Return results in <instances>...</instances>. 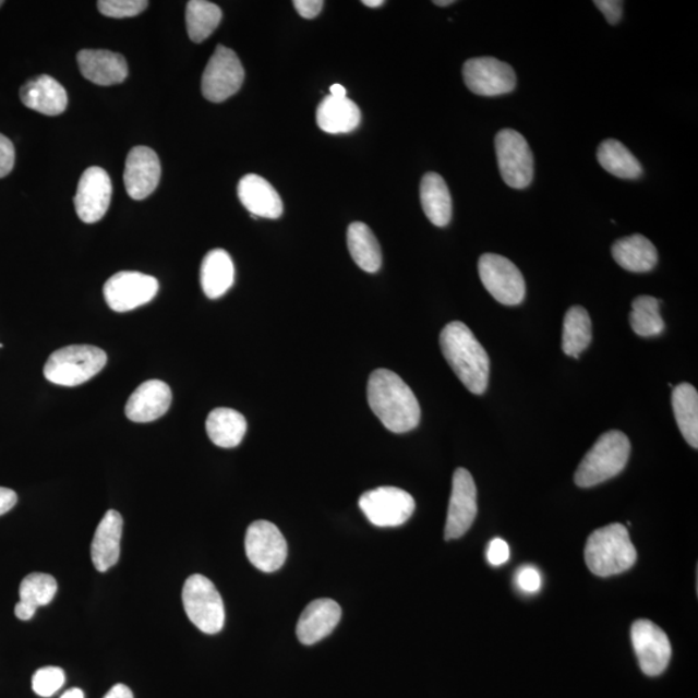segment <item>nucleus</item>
<instances>
[{"label": "nucleus", "mask_w": 698, "mask_h": 698, "mask_svg": "<svg viewBox=\"0 0 698 698\" xmlns=\"http://www.w3.org/2000/svg\"><path fill=\"white\" fill-rule=\"evenodd\" d=\"M613 260L628 272L634 274H647L651 272L659 261L658 249L641 234L625 237L613 243Z\"/></svg>", "instance_id": "obj_25"}, {"label": "nucleus", "mask_w": 698, "mask_h": 698, "mask_svg": "<svg viewBox=\"0 0 698 698\" xmlns=\"http://www.w3.org/2000/svg\"><path fill=\"white\" fill-rule=\"evenodd\" d=\"M318 128L327 134H348L359 128L361 110L347 97L327 96L317 108Z\"/></svg>", "instance_id": "obj_24"}, {"label": "nucleus", "mask_w": 698, "mask_h": 698, "mask_svg": "<svg viewBox=\"0 0 698 698\" xmlns=\"http://www.w3.org/2000/svg\"><path fill=\"white\" fill-rule=\"evenodd\" d=\"M598 160L606 172L619 179L635 180L643 174L637 157L616 139H606L599 145Z\"/></svg>", "instance_id": "obj_31"}, {"label": "nucleus", "mask_w": 698, "mask_h": 698, "mask_svg": "<svg viewBox=\"0 0 698 698\" xmlns=\"http://www.w3.org/2000/svg\"><path fill=\"white\" fill-rule=\"evenodd\" d=\"M183 604L188 618L202 633L214 635L225 627V603L219 591L207 577L193 575L186 579Z\"/></svg>", "instance_id": "obj_6"}, {"label": "nucleus", "mask_w": 698, "mask_h": 698, "mask_svg": "<svg viewBox=\"0 0 698 698\" xmlns=\"http://www.w3.org/2000/svg\"><path fill=\"white\" fill-rule=\"evenodd\" d=\"M159 290L158 279L140 272H118L104 285V298L115 312H129L149 303Z\"/></svg>", "instance_id": "obj_12"}, {"label": "nucleus", "mask_w": 698, "mask_h": 698, "mask_svg": "<svg viewBox=\"0 0 698 698\" xmlns=\"http://www.w3.org/2000/svg\"><path fill=\"white\" fill-rule=\"evenodd\" d=\"M330 96L334 97H346V88L341 85H333L330 87Z\"/></svg>", "instance_id": "obj_47"}, {"label": "nucleus", "mask_w": 698, "mask_h": 698, "mask_svg": "<svg viewBox=\"0 0 698 698\" xmlns=\"http://www.w3.org/2000/svg\"><path fill=\"white\" fill-rule=\"evenodd\" d=\"M65 684L64 670L55 666L39 669L33 676V690L40 697H51Z\"/></svg>", "instance_id": "obj_36"}, {"label": "nucleus", "mask_w": 698, "mask_h": 698, "mask_svg": "<svg viewBox=\"0 0 698 698\" xmlns=\"http://www.w3.org/2000/svg\"><path fill=\"white\" fill-rule=\"evenodd\" d=\"M104 698H134V694L124 684H116Z\"/></svg>", "instance_id": "obj_44"}, {"label": "nucleus", "mask_w": 698, "mask_h": 698, "mask_svg": "<svg viewBox=\"0 0 698 698\" xmlns=\"http://www.w3.org/2000/svg\"><path fill=\"white\" fill-rule=\"evenodd\" d=\"M234 282V264L226 250L209 251L201 265V285L205 296L218 299L232 288Z\"/></svg>", "instance_id": "obj_26"}, {"label": "nucleus", "mask_w": 698, "mask_h": 698, "mask_svg": "<svg viewBox=\"0 0 698 698\" xmlns=\"http://www.w3.org/2000/svg\"><path fill=\"white\" fill-rule=\"evenodd\" d=\"M26 108L45 116H60L68 108V94L61 83L50 75H39L26 82L20 91Z\"/></svg>", "instance_id": "obj_23"}, {"label": "nucleus", "mask_w": 698, "mask_h": 698, "mask_svg": "<svg viewBox=\"0 0 698 698\" xmlns=\"http://www.w3.org/2000/svg\"><path fill=\"white\" fill-rule=\"evenodd\" d=\"M591 574L610 577L624 574L637 562V550L623 524H610L590 534L585 549Z\"/></svg>", "instance_id": "obj_3"}, {"label": "nucleus", "mask_w": 698, "mask_h": 698, "mask_svg": "<svg viewBox=\"0 0 698 698\" xmlns=\"http://www.w3.org/2000/svg\"><path fill=\"white\" fill-rule=\"evenodd\" d=\"M479 275L484 288L498 303L519 305L526 298V279L516 265L498 254H484L479 260Z\"/></svg>", "instance_id": "obj_8"}, {"label": "nucleus", "mask_w": 698, "mask_h": 698, "mask_svg": "<svg viewBox=\"0 0 698 698\" xmlns=\"http://www.w3.org/2000/svg\"><path fill=\"white\" fill-rule=\"evenodd\" d=\"M421 204L432 225L446 227L452 220L453 202L448 185L436 172L425 173L421 183Z\"/></svg>", "instance_id": "obj_27"}, {"label": "nucleus", "mask_w": 698, "mask_h": 698, "mask_svg": "<svg viewBox=\"0 0 698 698\" xmlns=\"http://www.w3.org/2000/svg\"><path fill=\"white\" fill-rule=\"evenodd\" d=\"M83 76L99 86L120 85L129 75L128 62L120 53L83 50L76 56Z\"/></svg>", "instance_id": "obj_20"}, {"label": "nucleus", "mask_w": 698, "mask_h": 698, "mask_svg": "<svg viewBox=\"0 0 698 698\" xmlns=\"http://www.w3.org/2000/svg\"><path fill=\"white\" fill-rule=\"evenodd\" d=\"M361 512L376 527H400L416 509V501L408 492L395 486H381L361 495Z\"/></svg>", "instance_id": "obj_9"}, {"label": "nucleus", "mask_w": 698, "mask_h": 698, "mask_svg": "<svg viewBox=\"0 0 698 698\" xmlns=\"http://www.w3.org/2000/svg\"><path fill=\"white\" fill-rule=\"evenodd\" d=\"M292 4H294L300 16L311 20L320 15L325 3L323 0H296Z\"/></svg>", "instance_id": "obj_42"}, {"label": "nucleus", "mask_w": 698, "mask_h": 698, "mask_svg": "<svg viewBox=\"0 0 698 698\" xmlns=\"http://www.w3.org/2000/svg\"><path fill=\"white\" fill-rule=\"evenodd\" d=\"M222 12L218 5L206 0H191L186 4V31L194 44H201L219 26Z\"/></svg>", "instance_id": "obj_33"}, {"label": "nucleus", "mask_w": 698, "mask_h": 698, "mask_svg": "<svg viewBox=\"0 0 698 698\" xmlns=\"http://www.w3.org/2000/svg\"><path fill=\"white\" fill-rule=\"evenodd\" d=\"M160 163L156 152L146 146L130 151L123 173L125 191L132 200L143 201L157 190Z\"/></svg>", "instance_id": "obj_17"}, {"label": "nucleus", "mask_w": 698, "mask_h": 698, "mask_svg": "<svg viewBox=\"0 0 698 698\" xmlns=\"http://www.w3.org/2000/svg\"><path fill=\"white\" fill-rule=\"evenodd\" d=\"M486 557L489 564H492L493 567H500V565L507 563L509 558V547L507 542L501 539H494L489 543Z\"/></svg>", "instance_id": "obj_40"}, {"label": "nucleus", "mask_w": 698, "mask_h": 698, "mask_svg": "<svg viewBox=\"0 0 698 698\" xmlns=\"http://www.w3.org/2000/svg\"><path fill=\"white\" fill-rule=\"evenodd\" d=\"M35 612H37V610H34L32 609V606L21 602H19L15 606L16 617L21 621L32 619L34 617Z\"/></svg>", "instance_id": "obj_45"}, {"label": "nucleus", "mask_w": 698, "mask_h": 698, "mask_svg": "<svg viewBox=\"0 0 698 698\" xmlns=\"http://www.w3.org/2000/svg\"><path fill=\"white\" fill-rule=\"evenodd\" d=\"M244 550L256 569L272 574L282 567L288 557V543L275 524L257 520L248 528Z\"/></svg>", "instance_id": "obj_11"}, {"label": "nucleus", "mask_w": 698, "mask_h": 698, "mask_svg": "<svg viewBox=\"0 0 698 698\" xmlns=\"http://www.w3.org/2000/svg\"><path fill=\"white\" fill-rule=\"evenodd\" d=\"M478 515V489L472 474L458 469L453 474V488L445 524V540H457L469 532Z\"/></svg>", "instance_id": "obj_13"}, {"label": "nucleus", "mask_w": 698, "mask_h": 698, "mask_svg": "<svg viewBox=\"0 0 698 698\" xmlns=\"http://www.w3.org/2000/svg\"><path fill=\"white\" fill-rule=\"evenodd\" d=\"M349 254L362 270L375 274L382 267V250L378 240L364 222L356 221L348 227Z\"/></svg>", "instance_id": "obj_29"}, {"label": "nucleus", "mask_w": 698, "mask_h": 698, "mask_svg": "<svg viewBox=\"0 0 698 698\" xmlns=\"http://www.w3.org/2000/svg\"><path fill=\"white\" fill-rule=\"evenodd\" d=\"M17 504V494L12 489L0 486V516L10 513Z\"/></svg>", "instance_id": "obj_43"}, {"label": "nucleus", "mask_w": 698, "mask_h": 698, "mask_svg": "<svg viewBox=\"0 0 698 698\" xmlns=\"http://www.w3.org/2000/svg\"><path fill=\"white\" fill-rule=\"evenodd\" d=\"M241 204L256 218L278 219L284 213L282 200L269 181L260 174L249 173L237 188Z\"/></svg>", "instance_id": "obj_21"}, {"label": "nucleus", "mask_w": 698, "mask_h": 698, "mask_svg": "<svg viewBox=\"0 0 698 698\" xmlns=\"http://www.w3.org/2000/svg\"><path fill=\"white\" fill-rule=\"evenodd\" d=\"M440 347L465 387L474 395H483L488 388L491 362L470 327L459 321L446 325L440 334Z\"/></svg>", "instance_id": "obj_2"}, {"label": "nucleus", "mask_w": 698, "mask_h": 698, "mask_svg": "<svg viewBox=\"0 0 698 698\" xmlns=\"http://www.w3.org/2000/svg\"><path fill=\"white\" fill-rule=\"evenodd\" d=\"M111 192L113 186L107 171L100 167H89L83 172L74 197L80 219L87 225L100 221L110 206Z\"/></svg>", "instance_id": "obj_16"}, {"label": "nucleus", "mask_w": 698, "mask_h": 698, "mask_svg": "<svg viewBox=\"0 0 698 698\" xmlns=\"http://www.w3.org/2000/svg\"><path fill=\"white\" fill-rule=\"evenodd\" d=\"M146 0H100L97 9L111 19L135 17L148 9Z\"/></svg>", "instance_id": "obj_37"}, {"label": "nucleus", "mask_w": 698, "mask_h": 698, "mask_svg": "<svg viewBox=\"0 0 698 698\" xmlns=\"http://www.w3.org/2000/svg\"><path fill=\"white\" fill-rule=\"evenodd\" d=\"M244 70L239 56L225 46L216 48L202 75V95L212 103H222L239 93Z\"/></svg>", "instance_id": "obj_10"}, {"label": "nucleus", "mask_w": 698, "mask_h": 698, "mask_svg": "<svg viewBox=\"0 0 698 698\" xmlns=\"http://www.w3.org/2000/svg\"><path fill=\"white\" fill-rule=\"evenodd\" d=\"M630 452V440L624 432H605L579 464L575 474L576 484L591 488L617 477L625 469Z\"/></svg>", "instance_id": "obj_4"}, {"label": "nucleus", "mask_w": 698, "mask_h": 698, "mask_svg": "<svg viewBox=\"0 0 698 698\" xmlns=\"http://www.w3.org/2000/svg\"><path fill=\"white\" fill-rule=\"evenodd\" d=\"M520 590L528 593L537 592L541 589L542 578L539 570L533 567H524L516 576Z\"/></svg>", "instance_id": "obj_39"}, {"label": "nucleus", "mask_w": 698, "mask_h": 698, "mask_svg": "<svg viewBox=\"0 0 698 698\" xmlns=\"http://www.w3.org/2000/svg\"><path fill=\"white\" fill-rule=\"evenodd\" d=\"M672 404L676 423L686 442L698 448V394L689 383H682L673 389Z\"/></svg>", "instance_id": "obj_30"}, {"label": "nucleus", "mask_w": 698, "mask_h": 698, "mask_svg": "<svg viewBox=\"0 0 698 698\" xmlns=\"http://www.w3.org/2000/svg\"><path fill=\"white\" fill-rule=\"evenodd\" d=\"M592 340L591 318L581 305L571 306L565 313L562 347L565 354L578 359Z\"/></svg>", "instance_id": "obj_32"}, {"label": "nucleus", "mask_w": 698, "mask_h": 698, "mask_svg": "<svg viewBox=\"0 0 698 698\" xmlns=\"http://www.w3.org/2000/svg\"><path fill=\"white\" fill-rule=\"evenodd\" d=\"M122 530V515L115 509H109L97 526L93 544H91V557L96 570L101 574L115 567L120 561Z\"/></svg>", "instance_id": "obj_22"}, {"label": "nucleus", "mask_w": 698, "mask_h": 698, "mask_svg": "<svg viewBox=\"0 0 698 698\" xmlns=\"http://www.w3.org/2000/svg\"><path fill=\"white\" fill-rule=\"evenodd\" d=\"M631 640L641 672L658 676L665 672L672 659V646L665 631L649 619L635 621Z\"/></svg>", "instance_id": "obj_14"}, {"label": "nucleus", "mask_w": 698, "mask_h": 698, "mask_svg": "<svg viewBox=\"0 0 698 698\" xmlns=\"http://www.w3.org/2000/svg\"><path fill=\"white\" fill-rule=\"evenodd\" d=\"M456 2H454V0H444V2H442V0H436V2H434V4L438 5V7H446V5H450L454 4Z\"/></svg>", "instance_id": "obj_49"}, {"label": "nucleus", "mask_w": 698, "mask_h": 698, "mask_svg": "<svg viewBox=\"0 0 698 698\" xmlns=\"http://www.w3.org/2000/svg\"><path fill=\"white\" fill-rule=\"evenodd\" d=\"M501 177L514 190H526L532 183L534 159L528 142L518 131L501 130L495 136Z\"/></svg>", "instance_id": "obj_7"}, {"label": "nucleus", "mask_w": 698, "mask_h": 698, "mask_svg": "<svg viewBox=\"0 0 698 698\" xmlns=\"http://www.w3.org/2000/svg\"><path fill=\"white\" fill-rule=\"evenodd\" d=\"M341 618V609L333 599H316L300 616L297 625L298 639L305 646L318 643L334 631Z\"/></svg>", "instance_id": "obj_19"}, {"label": "nucleus", "mask_w": 698, "mask_h": 698, "mask_svg": "<svg viewBox=\"0 0 698 698\" xmlns=\"http://www.w3.org/2000/svg\"><path fill=\"white\" fill-rule=\"evenodd\" d=\"M16 153L11 140L0 134V179L7 177L15 166Z\"/></svg>", "instance_id": "obj_38"}, {"label": "nucleus", "mask_w": 698, "mask_h": 698, "mask_svg": "<svg viewBox=\"0 0 698 698\" xmlns=\"http://www.w3.org/2000/svg\"><path fill=\"white\" fill-rule=\"evenodd\" d=\"M172 401L169 384L152 380L135 389L125 404V417L135 423H148L165 416Z\"/></svg>", "instance_id": "obj_18"}, {"label": "nucleus", "mask_w": 698, "mask_h": 698, "mask_svg": "<svg viewBox=\"0 0 698 698\" xmlns=\"http://www.w3.org/2000/svg\"><path fill=\"white\" fill-rule=\"evenodd\" d=\"M2 5H3V2H2V0H0V7H2Z\"/></svg>", "instance_id": "obj_50"}, {"label": "nucleus", "mask_w": 698, "mask_h": 698, "mask_svg": "<svg viewBox=\"0 0 698 698\" xmlns=\"http://www.w3.org/2000/svg\"><path fill=\"white\" fill-rule=\"evenodd\" d=\"M660 300L654 297L640 296L634 299L630 313V325L639 337H659L665 330V323L660 313Z\"/></svg>", "instance_id": "obj_34"}, {"label": "nucleus", "mask_w": 698, "mask_h": 698, "mask_svg": "<svg viewBox=\"0 0 698 698\" xmlns=\"http://www.w3.org/2000/svg\"><path fill=\"white\" fill-rule=\"evenodd\" d=\"M362 4L370 7V9H378L384 2L383 0H362Z\"/></svg>", "instance_id": "obj_48"}, {"label": "nucleus", "mask_w": 698, "mask_h": 698, "mask_svg": "<svg viewBox=\"0 0 698 698\" xmlns=\"http://www.w3.org/2000/svg\"><path fill=\"white\" fill-rule=\"evenodd\" d=\"M206 431L216 446L226 449L236 448L246 435L248 422L237 410L218 408L208 414Z\"/></svg>", "instance_id": "obj_28"}, {"label": "nucleus", "mask_w": 698, "mask_h": 698, "mask_svg": "<svg viewBox=\"0 0 698 698\" xmlns=\"http://www.w3.org/2000/svg\"><path fill=\"white\" fill-rule=\"evenodd\" d=\"M593 4L603 12L611 25L618 24L619 20L623 19L624 2H618V0H597Z\"/></svg>", "instance_id": "obj_41"}, {"label": "nucleus", "mask_w": 698, "mask_h": 698, "mask_svg": "<svg viewBox=\"0 0 698 698\" xmlns=\"http://www.w3.org/2000/svg\"><path fill=\"white\" fill-rule=\"evenodd\" d=\"M60 698H85V694H83L79 688H73L69 689L68 693L62 695Z\"/></svg>", "instance_id": "obj_46"}, {"label": "nucleus", "mask_w": 698, "mask_h": 698, "mask_svg": "<svg viewBox=\"0 0 698 698\" xmlns=\"http://www.w3.org/2000/svg\"><path fill=\"white\" fill-rule=\"evenodd\" d=\"M108 356L94 346H69L55 351L45 365L48 382L75 387L93 380L107 365Z\"/></svg>", "instance_id": "obj_5"}, {"label": "nucleus", "mask_w": 698, "mask_h": 698, "mask_svg": "<svg viewBox=\"0 0 698 698\" xmlns=\"http://www.w3.org/2000/svg\"><path fill=\"white\" fill-rule=\"evenodd\" d=\"M464 80L471 93L479 96H501L516 87L514 69L494 58H473L465 62Z\"/></svg>", "instance_id": "obj_15"}, {"label": "nucleus", "mask_w": 698, "mask_h": 698, "mask_svg": "<svg viewBox=\"0 0 698 698\" xmlns=\"http://www.w3.org/2000/svg\"><path fill=\"white\" fill-rule=\"evenodd\" d=\"M58 592V582L51 575L32 574L20 585V602L38 610L50 604Z\"/></svg>", "instance_id": "obj_35"}, {"label": "nucleus", "mask_w": 698, "mask_h": 698, "mask_svg": "<svg viewBox=\"0 0 698 698\" xmlns=\"http://www.w3.org/2000/svg\"><path fill=\"white\" fill-rule=\"evenodd\" d=\"M368 402L384 428L394 434L414 430L421 421L417 397L399 375L378 369L368 382Z\"/></svg>", "instance_id": "obj_1"}]
</instances>
